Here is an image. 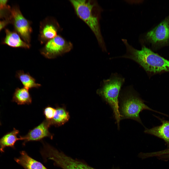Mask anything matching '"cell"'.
I'll list each match as a JSON object with an SVG mask.
<instances>
[{"label": "cell", "mask_w": 169, "mask_h": 169, "mask_svg": "<svg viewBox=\"0 0 169 169\" xmlns=\"http://www.w3.org/2000/svg\"><path fill=\"white\" fill-rule=\"evenodd\" d=\"M124 57L138 64L149 74L169 71V61L144 46L139 50L128 45Z\"/></svg>", "instance_id": "6da1fadb"}, {"label": "cell", "mask_w": 169, "mask_h": 169, "mask_svg": "<svg viewBox=\"0 0 169 169\" xmlns=\"http://www.w3.org/2000/svg\"><path fill=\"white\" fill-rule=\"evenodd\" d=\"M144 102V101L132 90L129 89L122 93L119 107L121 119H132L142 125L139 114L144 110H149L166 115L151 108Z\"/></svg>", "instance_id": "7a4b0ae2"}, {"label": "cell", "mask_w": 169, "mask_h": 169, "mask_svg": "<svg viewBox=\"0 0 169 169\" xmlns=\"http://www.w3.org/2000/svg\"><path fill=\"white\" fill-rule=\"evenodd\" d=\"M124 79L117 73L113 74L110 78L104 81L103 86L100 90L101 94L112 108L115 118L119 128L121 116L119 111V96Z\"/></svg>", "instance_id": "3957f363"}, {"label": "cell", "mask_w": 169, "mask_h": 169, "mask_svg": "<svg viewBox=\"0 0 169 169\" xmlns=\"http://www.w3.org/2000/svg\"><path fill=\"white\" fill-rule=\"evenodd\" d=\"M70 1L73 6L77 15L89 27L103 50H105L97 17L92 13L94 4L89 0H71Z\"/></svg>", "instance_id": "277c9868"}, {"label": "cell", "mask_w": 169, "mask_h": 169, "mask_svg": "<svg viewBox=\"0 0 169 169\" xmlns=\"http://www.w3.org/2000/svg\"><path fill=\"white\" fill-rule=\"evenodd\" d=\"M42 156L45 160H50L62 169H96L83 162L67 155L50 145L44 148Z\"/></svg>", "instance_id": "5b68a950"}, {"label": "cell", "mask_w": 169, "mask_h": 169, "mask_svg": "<svg viewBox=\"0 0 169 169\" xmlns=\"http://www.w3.org/2000/svg\"><path fill=\"white\" fill-rule=\"evenodd\" d=\"M9 18L16 32L24 41L30 44L32 31L30 21L24 16L19 8L17 6L10 9Z\"/></svg>", "instance_id": "8992f818"}, {"label": "cell", "mask_w": 169, "mask_h": 169, "mask_svg": "<svg viewBox=\"0 0 169 169\" xmlns=\"http://www.w3.org/2000/svg\"><path fill=\"white\" fill-rule=\"evenodd\" d=\"M72 47L71 43L57 35L46 43L40 52L46 58L51 59L69 51Z\"/></svg>", "instance_id": "52a82bcc"}, {"label": "cell", "mask_w": 169, "mask_h": 169, "mask_svg": "<svg viewBox=\"0 0 169 169\" xmlns=\"http://www.w3.org/2000/svg\"><path fill=\"white\" fill-rule=\"evenodd\" d=\"M144 39L155 48L167 43L169 41V17L147 32Z\"/></svg>", "instance_id": "ba28073f"}, {"label": "cell", "mask_w": 169, "mask_h": 169, "mask_svg": "<svg viewBox=\"0 0 169 169\" xmlns=\"http://www.w3.org/2000/svg\"><path fill=\"white\" fill-rule=\"evenodd\" d=\"M51 126L49 120H44L39 125L32 130H30L25 135L21 136L23 141V145L31 141H38L41 140L45 137L53 138L54 135L50 133L49 128Z\"/></svg>", "instance_id": "9c48e42d"}, {"label": "cell", "mask_w": 169, "mask_h": 169, "mask_svg": "<svg viewBox=\"0 0 169 169\" xmlns=\"http://www.w3.org/2000/svg\"><path fill=\"white\" fill-rule=\"evenodd\" d=\"M58 28V25L53 18H48L43 21L40 24L39 35L41 43H46L57 36Z\"/></svg>", "instance_id": "30bf717a"}, {"label": "cell", "mask_w": 169, "mask_h": 169, "mask_svg": "<svg viewBox=\"0 0 169 169\" xmlns=\"http://www.w3.org/2000/svg\"><path fill=\"white\" fill-rule=\"evenodd\" d=\"M156 117L160 120L161 124L150 129L146 128L144 132L161 138L169 144V120Z\"/></svg>", "instance_id": "8fae6325"}, {"label": "cell", "mask_w": 169, "mask_h": 169, "mask_svg": "<svg viewBox=\"0 0 169 169\" xmlns=\"http://www.w3.org/2000/svg\"><path fill=\"white\" fill-rule=\"evenodd\" d=\"M5 32L6 36L2 41V43L13 47L25 49L30 48V44L22 39L20 35L16 31H12L6 29Z\"/></svg>", "instance_id": "7c38bea8"}, {"label": "cell", "mask_w": 169, "mask_h": 169, "mask_svg": "<svg viewBox=\"0 0 169 169\" xmlns=\"http://www.w3.org/2000/svg\"><path fill=\"white\" fill-rule=\"evenodd\" d=\"M20 156L15 161L24 169H48L42 163L29 156L25 151L20 152Z\"/></svg>", "instance_id": "4fadbf2b"}, {"label": "cell", "mask_w": 169, "mask_h": 169, "mask_svg": "<svg viewBox=\"0 0 169 169\" xmlns=\"http://www.w3.org/2000/svg\"><path fill=\"white\" fill-rule=\"evenodd\" d=\"M19 131L14 128L11 131L8 132L0 138V151L1 152H4V148L7 147H14L16 142L18 140H22L21 136L18 138L17 135Z\"/></svg>", "instance_id": "5bb4252c"}, {"label": "cell", "mask_w": 169, "mask_h": 169, "mask_svg": "<svg viewBox=\"0 0 169 169\" xmlns=\"http://www.w3.org/2000/svg\"><path fill=\"white\" fill-rule=\"evenodd\" d=\"M12 101L19 105L31 104L32 99L29 90L24 87L17 88L14 93Z\"/></svg>", "instance_id": "9a60e30c"}, {"label": "cell", "mask_w": 169, "mask_h": 169, "mask_svg": "<svg viewBox=\"0 0 169 169\" xmlns=\"http://www.w3.org/2000/svg\"><path fill=\"white\" fill-rule=\"evenodd\" d=\"M15 76L21 81L24 88L29 90L33 88H38L40 84L37 83L35 79L28 73H25L22 70L17 71Z\"/></svg>", "instance_id": "2e32d148"}, {"label": "cell", "mask_w": 169, "mask_h": 169, "mask_svg": "<svg viewBox=\"0 0 169 169\" xmlns=\"http://www.w3.org/2000/svg\"><path fill=\"white\" fill-rule=\"evenodd\" d=\"M56 112L53 118L49 120L51 125L55 127L61 126L69 120V113L63 107H57L56 108Z\"/></svg>", "instance_id": "e0dca14e"}, {"label": "cell", "mask_w": 169, "mask_h": 169, "mask_svg": "<svg viewBox=\"0 0 169 169\" xmlns=\"http://www.w3.org/2000/svg\"><path fill=\"white\" fill-rule=\"evenodd\" d=\"M56 112V108L50 106L45 107L43 111V113L46 119L48 120L53 119L55 115Z\"/></svg>", "instance_id": "ac0fdd59"}, {"label": "cell", "mask_w": 169, "mask_h": 169, "mask_svg": "<svg viewBox=\"0 0 169 169\" xmlns=\"http://www.w3.org/2000/svg\"><path fill=\"white\" fill-rule=\"evenodd\" d=\"M8 0H0V11L9 10L11 8L7 4Z\"/></svg>", "instance_id": "d6986e66"}, {"label": "cell", "mask_w": 169, "mask_h": 169, "mask_svg": "<svg viewBox=\"0 0 169 169\" xmlns=\"http://www.w3.org/2000/svg\"><path fill=\"white\" fill-rule=\"evenodd\" d=\"M11 22L9 18L5 19L3 21L0 20V31Z\"/></svg>", "instance_id": "ffe728a7"}, {"label": "cell", "mask_w": 169, "mask_h": 169, "mask_svg": "<svg viewBox=\"0 0 169 169\" xmlns=\"http://www.w3.org/2000/svg\"><path fill=\"white\" fill-rule=\"evenodd\" d=\"M3 14L4 13L3 12L0 11V18L3 17V16L5 17V16Z\"/></svg>", "instance_id": "44dd1931"}, {"label": "cell", "mask_w": 169, "mask_h": 169, "mask_svg": "<svg viewBox=\"0 0 169 169\" xmlns=\"http://www.w3.org/2000/svg\"><path fill=\"white\" fill-rule=\"evenodd\" d=\"M1 123L0 121V125H1Z\"/></svg>", "instance_id": "7402d4cb"}]
</instances>
